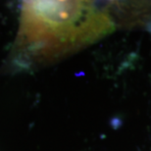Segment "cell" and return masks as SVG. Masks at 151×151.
I'll return each instance as SVG.
<instances>
[{
  "label": "cell",
  "instance_id": "cell-1",
  "mask_svg": "<svg viewBox=\"0 0 151 151\" xmlns=\"http://www.w3.org/2000/svg\"><path fill=\"white\" fill-rule=\"evenodd\" d=\"M116 28L109 11L86 1H32L23 7L19 44L29 59L59 58Z\"/></svg>",
  "mask_w": 151,
  "mask_h": 151
}]
</instances>
